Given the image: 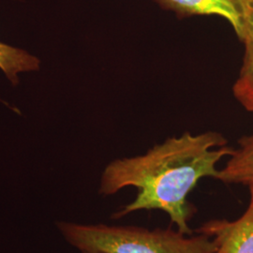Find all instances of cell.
Returning a JSON list of instances; mask_svg holds the SVG:
<instances>
[{
    "label": "cell",
    "instance_id": "3957f363",
    "mask_svg": "<svg viewBox=\"0 0 253 253\" xmlns=\"http://www.w3.org/2000/svg\"><path fill=\"white\" fill-rule=\"evenodd\" d=\"M196 233L213 239L217 246L214 253H253V206L250 204L244 214L234 221L209 220Z\"/></svg>",
    "mask_w": 253,
    "mask_h": 253
},
{
    "label": "cell",
    "instance_id": "6da1fadb",
    "mask_svg": "<svg viewBox=\"0 0 253 253\" xmlns=\"http://www.w3.org/2000/svg\"><path fill=\"white\" fill-rule=\"evenodd\" d=\"M234 151L220 132H185L168 138L143 155L109 163L100 177L99 193L110 196L133 187L138 190L135 199L113 218L140 210H161L180 233L192 235L189 221L193 208L187 197L201 179L217 178V163Z\"/></svg>",
    "mask_w": 253,
    "mask_h": 253
},
{
    "label": "cell",
    "instance_id": "8992f818",
    "mask_svg": "<svg viewBox=\"0 0 253 253\" xmlns=\"http://www.w3.org/2000/svg\"><path fill=\"white\" fill-rule=\"evenodd\" d=\"M239 14V31L236 34L244 47L238 77L253 75V0H235Z\"/></svg>",
    "mask_w": 253,
    "mask_h": 253
},
{
    "label": "cell",
    "instance_id": "30bf717a",
    "mask_svg": "<svg viewBox=\"0 0 253 253\" xmlns=\"http://www.w3.org/2000/svg\"></svg>",
    "mask_w": 253,
    "mask_h": 253
},
{
    "label": "cell",
    "instance_id": "9c48e42d",
    "mask_svg": "<svg viewBox=\"0 0 253 253\" xmlns=\"http://www.w3.org/2000/svg\"><path fill=\"white\" fill-rule=\"evenodd\" d=\"M249 186V189H250V193H251V201H250V204L253 206V181L250 182L248 184Z\"/></svg>",
    "mask_w": 253,
    "mask_h": 253
},
{
    "label": "cell",
    "instance_id": "ba28073f",
    "mask_svg": "<svg viewBox=\"0 0 253 253\" xmlns=\"http://www.w3.org/2000/svg\"><path fill=\"white\" fill-rule=\"evenodd\" d=\"M233 94L238 103L253 115V75L238 77L233 85Z\"/></svg>",
    "mask_w": 253,
    "mask_h": 253
},
{
    "label": "cell",
    "instance_id": "7a4b0ae2",
    "mask_svg": "<svg viewBox=\"0 0 253 253\" xmlns=\"http://www.w3.org/2000/svg\"><path fill=\"white\" fill-rule=\"evenodd\" d=\"M64 239L81 253H214L217 246L208 235H184L178 230L103 223L57 221Z\"/></svg>",
    "mask_w": 253,
    "mask_h": 253
},
{
    "label": "cell",
    "instance_id": "52a82bcc",
    "mask_svg": "<svg viewBox=\"0 0 253 253\" xmlns=\"http://www.w3.org/2000/svg\"><path fill=\"white\" fill-rule=\"evenodd\" d=\"M40 68V60L27 51L0 42V69L12 84L18 83L20 73L34 72Z\"/></svg>",
    "mask_w": 253,
    "mask_h": 253
},
{
    "label": "cell",
    "instance_id": "277c9868",
    "mask_svg": "<svg viewBox=\"0 0 253 253\" xmlns=\"http://www.w3.org/2000/svg\"><path fill=\"white\" fill-rule=\"evenodd\" d=\"M163 9L172 11L178 18L216 15L227 20L239 31V14L235 0H154Z\"/></svg>",
    "mask_w": 253,
    "mask_h": 253
},
{
    "label": "cell",
    "instance_id": "5b68a950",
    "mask_svg": "<svg viewBox=\"0 0 253 253\" xmlns=\"http://www.w3.org/2000/svg\"><path fill=\"white\" fill-rule=\"evenodd\" d=\"M216 179L225 184L243 185L253 181V134L239 139L238 147L225 166L218 170Z\"/></svg>",
    "mask_w": 253,
    "mask_h": 253
}]
</instances>
